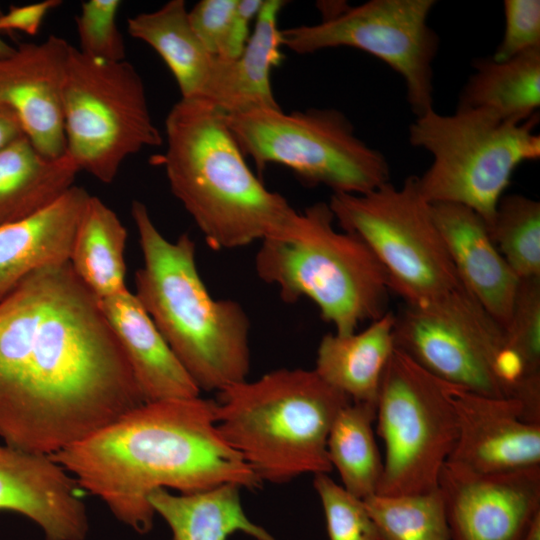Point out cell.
I'll return each instance as SVG.
<instances>
[{
    "label": "cell",
    "instance_id": "cell-1",
    "mask_svg": "<svg viewBox=\"0 0 540 540\" xmlns=\"http://www.w3.org/2000/svg\"><path fill=\"white\" fill-rule=\"evenodd\" d=\"M99 299L69 261L0 300V438L53 455L144 403Z\"/></svg>",
    "mask_w": 540,
    "mask_h": 540
},
{
    "label": "cell",
    "instance_id": "cell-2",
    "mask_svg": "<svg viewBox=\"0 0 540 540\" xmlns=\"http://www.w3.org/2000/svg\"><path fill=\"white\" fill-rule=\"evenodd\" d=\"M50 456L139 534L153 527L148 497L157 489L187 494L262 483L218 432L215 401L200 396L144 402Z\"/></svg>",
    "mask_w": 540,
    "mask_h": 540
},
{
    "label": "cell",
    "instance_id": "cell-3",
    "mask_svg": "<svg viewBox=\"0 0 540 540\" xmlns=\"http://www.w3.org/2000/svg\"><path fill=\"white\" fill-rule=\"evenodd\" d=\"M166 150L153 157L170 189L215 250L280 234L297 211L256 177L225 113L200 99H180L165 120Z\"/></svg>",
    "mask_w": 540,
    "mask_h": 540
},
{
    "label": "cell",
    "instance_id": "cell-4",
    "mask_svg": "<svg viewBox=\"0 0 540 540\" xmlns=\"http://www.w3.org/2000/svg\"><path fill=\"white\" fill-rule=\"evenodd\" d=\"M143 265L134 293L199 390L221 391L245 381L250 369V321L231 299H214L196 265L187 234L172 242L154 224L144 203L134 200Z\"/></svg>",
    "mask_w": 540,
    "mask_h": 540
},
{
    "label": "cell",
    "instance_id": "cell-5",
    "mask_svg": "<svg viewBox=\"0 0 540 540\" xmlns=\"http://www.w3.org/2000/svg\"><path fill=\"white\" fill-rule=\"evenodd\" d=\"M349 402L314 369L282 368L219 391L216 427L262 482L284 483L333 469L328 435Z\"/></svg>",
    "mask_w": 540,
    "mask_h": 540
},
{
    "label": "cell",
    "instance_id": "cell-6",
    "mask_svg": "<svg viewBox=\"0 0 540 540\" xmlns=\"http://www.w3.org/2000/svg\"><path fill=\"white\" fill-rule=\"evenodd\" d=\"M328 203L295 214L278 235L266 238L255 256L258 277L279 289L284 302L308 298L338 335L356 332L388 310L386 271L356 235L338 231Z\"/></svg>",
    "mask_w": 540,
    "mask_h": 540
},
{
    "label": "cell",
    "instance_id": "cell-7",
    "mask_svg": "<svg viewBox=\"0 0 540 540\" xmlns=\"http://www.w3.org/2000/svg\"><path fill=\"white\" fill-rule=\"evenodd\" d=\"M539 115L521 123L501 120L481 110L434 108L408 128V140L426 150L432 162L417 176L430 204L455 203L474 210L490 227L497 205L515 170L540 158Z\"/></svg>",
    "mask_w": 540,
    "mask_h": 540
},
{
    "label": "cell",
    "instance_id": "cell-8",
    "mask_svg": "<svg viewBox=\"0 0 540 540\" xmlns=\"http://www.w3.org/2000/svg\"><path fill=\"white\" fill-rule=\"evenodd\" d=\"M395 347L437 378L490 396L520 399L539 385L507 347L504 328L462 285L395 314Z\"/></svg>",
    "mask_w": 540,
    "mask_h": 540
},
{
    "label": "cell",
    "instance_id": "cell-9",
    "mask_svg": "<svg viewBox=\"0 0 540 540\" xmlns=\"http://www.w3.org/2000/svg\"><path fill=\"white\" fill-rule=\"evenodd\" d=\"M225 121L260 172L268 164L283 165L309 185L344 194H364L390 182L385 156L361 140L336 108H258L225 114Z\"/></svg>",
    "mask_w": 540,
    "mask_h": 540
},
{
    "label": "cell",
    "instance_id": "cell-10",
    "mask_svg": "<svg viewBox=\"0 0 540 540\" xmlns=\"http://www.w3.org/2000/svg\"><path fill=\"white\" fill-rule=\"evenodd\" d=\"M328 204L342 230L376 256L404 303L430 304L463 285L417 176L401 187L387 182L364 194L332 193Z\"/></svg>",
    "mask_w": 540,
    "mask_h": 540
},
{
    "label": "cell",
    "instance_id": "cell-11",
    "mask_svg": "<svg viewBox=\"0 0 540 540\" xmlns=\"http://www.w3.org/2000/svg\"><path fill=\"white\" fill-rule=\"evenodd\" d=\"M61 99L65 153L100 182L111 183L127 157L163 143L143 80L127 60H99L71 45Z\"/></svg>",
    "mask_w": 540,
    "mask_h": 540
},
{
    "label": "cell",
    "instance_id": "cell-12",
    "mask_svg": "<svg viewBox=\"0 0 540 540\" xmlns=\"http://www.w3.org/2000/svg\"><path fill=\"white\" fill-rule=\"evenodd\" d=\"M451 387L395 347L376 402L377 433L385 446L376 494L413 495L439 488L458 433Z\"/></svg>",
    "mask_w": 540,
    "mask_h": 540
},
{
    "label": "cell",
    "instance_id": "cell-13",
    "mask_svg": "<svg viewBox=\"0 0 540 540\" xmlns=\"http://www.w3.org/2000/svg\"><path fill=\"white\" fill-rule=\"evenodd\" d=\"M434 0H369L344 5L320 23L281 30V44L297 54L351 47L398 73L415 117L434 108L433 62L439 37L428 24Z\"/></svg>",
    "mask_w": 540,
    "mask_h": 540
},
{
    "label": "cell",
    "instance_id": "cell-14",
    "mask_svg": "<svg viewBox=\"0 0 540 540\" xmlns=\"http://www.w3.org/2000/svg\"><path fill=\"white\" fill-rule=\"evenodd\" d=\"M439 488L451 540H521L540 513V467L482 475L445 463Z\"/></svg>",
    "mask_w": 540,
    "mask_h": 540
},
{
    "label": "cell",
    "instance_id": "cell-15",
    "mask_svg": "<svg viewBox=\"0 0 540 540\" xmlns=\"http://www.w3.org/2000/svg\"><path fill=\"white\" fill-rule=\"evenodd\" d=\"M457 439L447 464L475 474L540 467V424L527 422L516 399L452 384Z\"/></svg>",
    "mask_w": 540,
    "mask_h": 540
},
{
    "label": "cell",
    "instance_id": "cell-16",
    "mask_svg": "<svg viewBox=\"0 0 540 540\" xmlns=\"http://www.w3.org/2000/svg\"><path fill=\"white\" fill-rule=\"evenodd\" d=\"M70 47L50 35L0 57V104L16 113L29 141L51 159L66 151L61 89Z\"/></svg>",
    "mask_w": 540,
    "mask_h": 540
},
{
    "label": "cell",
    "instance_id": "cell-17",
    "mask_svg": "<svg viewBox=\"0 0 540 540\" xmlns=\"http://www.w3.org/2000/svg\"><path fill=\"white\" fill-rule=\"evenodd\" d=\"M84 493L50 455L0 444V511L30 519L46 540H85Z\"/></svg>",
    "mask_w": 540,
    "mask_h": 540
},
{
    "label": "cell",
    "instance_id": "cell-18",
    "mask_svg": "<svg viewBox=\"0 0 540 540\" xmlns=\"http://www.w3.org/2000/svg\"><path fill=\"white\" fill-rule=\"evenodd\" d=\"M432 214L463 286L504 328L510 321L519 279L471 208L433 203Z\"/></svg>",
    "mask_w": 540,
    "mask_h": 540
},
{
    "label": "cell",
    "instance_id": "cell-19",
    "mask_svg": "<svg viewBox=\"0 0 540 540\" xmlns=\"http://www.w3.org/2000/svg\"><path fill=\"white\" fill-rule=\"evenodd\" d=\"M99 303L145 402L200 396L135 294L126 289Z\"/></svg>",
    "mask_w": 540,
    "mask_h": 540
},
{
    "label": "cell",
    "instance_id": "cell-20",
    "mask_svg": "<svg viewBox=\"0 0 540 540\" xmlns=\"http://www.w3.org/2000/svg\"><path fill=\"white\" fill-rule=\"evenodd\" d=\"M89 197L72 186L41 211L0 227V300L30 273L69 261Z\"/></svg>",
    "mask_w": 540,
    "mask_h": 540
},
{
    "label": "cell",
    "instance_id": "cell-21",
    "mask_svg": "<svg viewBox=\"0 0 540 540\" xmlns=\"http://www.w3.org/2000/svg\"><path fill=\"white\" fill-rule=\"evenodd\" d=\"M283 0H264L254 30L234 59L215 58L211 78L200 100L225 114L258 108H281L271 87V71L282 60L278 15Z\"/></svg>",
    "mask_w": 540,
    "mask_h": 540
},
{
    "label": "cell",
    "instance_id": "cell-22",
    "mask_svg": "<svg viewBox=\"0 0 540 540\" xmlns=\"http://www.w3.org/2000/svg\"><path fill=\"white\" fill-rule=\"evenodd\" d=\"M394 324L395 314L387 311L361 332L324 335L314 371L352 402L376 405L384 370L395 349Z\"/></svg>",
    "mask_w": 540,
    "mask_h": 540
},
{
    "label": "cell",
    "instance_id": "cell-23",
    "mask_svg": "<svg viewBox=\"0 0 540 540\" xmlns=\"http://www.w3.org/2000/svg\"><path fill=\"white\" fill-rule=\"evenodd\" d=\"M80 172L65 153L47 158L26 135L0 150V227L27 218L60 198Z\"/></svg>",
    "mask_w": 540,
    "mask_h": 540
},
{
    "label": "cell",
    "instance_id": "cell-24",
    "mask_svg": "<svg viewBox=\"0 0 540 540\" xmlns=\"http://www.w3.org/2000/svg\"><path fill=\"white\" fill-rule=\"evenodd\" d=\"M241 487L226 483L207 490L174 495L157 489L149 497L155 514L171 530L170 540H227L243 532L256 540H276L245 514L240 498Z\"/></svg>",
    "mask_w": 540,
    "mask_h": 540
},
{
    "label": "cell",
    "instance_id": "cell-25",
    "mask_svg": "<svg viewBox=\"0 0 540 540\" xmlns=\"http://www.w3.org/2000/svg\"><path fill=\"white\" fill-rule=\"evenodd\" d=\"M456 109L481 110L509 122L538 115L540 107V47L504 61L490 57L473 62Z\"/></svg>",
    "mask_w": 540,
    "mask_h": 540
},
{
    "label": "cell",
    "instance_id": "cell-26",
    "mask_svg": "<svg viewBox=\"0 0 540 540\" xmlns=\"http://www.w3.org/2000/svg\"><path fill=\"white\" fill-rule=\"evenodd\" d=\"M127 31L160 55L177 82L181 99H201L216 57L193 31L184 0H170L155 11L129 18Z\"/></svg>",
    "mask_w": 540,
    "mask_h": 540
},
{
    "label": "cell",
    "instance_id": "cell-27",
    "mask_svg": "<svg viewBox=\"0 0 540 540\" xmlns=\"http://www.w3.org/2000/svg\"><path fill=\"white\" fill-rule=\"evenodd\" d=\"M126 241L127 230L116 213L98 197L90 195L75 233L69 262L99 300L127 289Z\"/></svg>",
    "mask_w": 540,
    "mask_h": 540
},
{
    "label": "cell",
    "instance_id": "cell-28",
    "mask_svg": "<svg viewBox=\"0 0 540 540\" xmlns=\"http://www.w3.org/2000/svg\"><path fill=\"white\" fill-rule=\"evenodd\" d=\"M375 419L376 405L351 401L338 412L327 440L330 463L344 489L362 500L376 494L383 471Z\"/></svg>",
    "mask_w": 540,
    "mask_h": 540
},
{
    "label": "cell",
    "instance_id": "cell-29",
    "mask_svg": "<svg viewBox=\"0 0 540 540\" xmlns=\"http://www.w3.org/2000/svg\"><path fill=\"white\" fill-rule=\"evenodd\" d=\"M382 540H451L440 488L422 494L363 499Z\"/></svg>",
    "mask_w": 540,
    "mask_h": 540
},
{
    "label": "cell",
    "instance_id": "cell-30",
    "mask_svg": "<svg viewBox=\"0 0 540 540\" xmlns=\"http://www.w3.org/2000/svg\"><path fill=\"white\" fill-rule=\"evenodd\" d=\"M489 233L518 279L540 277V202L521 194L503 195Z\"/></svg>",
    "mask_w": 540,
    "mask_h": 540
},
{
    "label": "cell",
    "instance_id": "cell-31",
    "mask_svg": "<svg viewBox=\"0 0 540 540\" xmlns=\"http://www.w3.org/2000/svg\"><path fill=\"white\" fill-rule=\"evenodd\" d=\"M507 347L530 379H540V277L520 279L505 328Z\"/></svg>",
    "mask_w": 540,
    "mask_h": 540
},
{
    "label": "cell",
    "instance_id": "cell-32",
    "mask_svg": "<svg viewBox=\"0 0 540 540\" xmlns=\"http://www.w3.org/2000/svg\"><path fill=\"white\" fill-rule=\"evenodd\" d=\"M313 485L321 500L329 540H382L362 499L326 473L315 474Z\"/></svg>",
    "mask_w": 540,
    "mask_h": 540
},
{
    "label": "cell",
    "instance_id": "cell-33",
    "mask_svg": "<svg viewBox=\"0 0 540 540\" xmlns=\"http://www.w3.org/2000/svg\"><path fill=\"white\" fill-rule=\"evenodd\" d=\"M119 0H89L81 4L76 29L83 54L108 62L126 60L123 36L117 26Z\"/></svg>",
    "mask_w": 540,
    "mask_h": 540
},
{
    "label": "cell",
    "instance_id": "cell-34",
    "mask_svg": "<svg viewBox=\"0 0 540 540\" xmlns=\"http://www.w3.org/2000/svg\"><path fill=\"white\" fill-rule=\"evenodd\" d=\"M504 32L491 56L504 61L540 47V1L504 0Z\"/></svg>",
    "mask_w": 540,
    "mask_h": 540
},
{
    "label": "cell",
    "instance_id": "cell-35",
    "mask_svg": "<svg viewBox=\"0 0 540 540\" xmlns=\"http://www.w3.org/2000/svg\"><path fill=\"white\" fill-rule=\"evenodd\" d=\"M237 0H201L188 11L190 25L214 57H224Z\"/></svg>",
    "mask_w": 540,
    "mask_h": 540
},
{
    "label": "cell",
    "instance_id": "cell-36",
    "mask_svg": "<svg viewBox=\"0 0 540 540\" xmlns=\"http://www.w3.org/2000/svg\"><path fill=\"white\" fill-rule=\"evenodd\" d=\"M60 0H44L22 6H11L5 13H0V31L19 30L29 35H36L48 12L59 5Z\"/></svg>",
    "mask_w": 540,
    "mask_h": 540
},
{
    "label": "cell",
    "instance_id": "cell-37",
    "mask_svg": "<svg viewBox=\"0 0 540 540\" xmlns=\"http://www.w3.org/2000/svg\"><path fill=\"white\" fill-rule=\"evenodd\" d=\"M264 0H237L224 59L240 55L249 39V26L256 18Z\"/></svg>",
    "mask_w": 540,
    "mask_h": 540
},
{
    "label": "cell",
    "instance_id": "cell-38",
    "mask_svg": "<svg viewBox=\"0 0 540 540\" xmlns=\"http://www.w3.org/2000/svg\"><path fill=\"white\" fill-rule=\"evenodd\" d=\"M21 122L16 113L0 104V150L24 136Z\"/></svg>",
    "mask_w": 540,
    "mask_h": 540
},
{
    "label": "cell",
    "instance_id": "cell-39",
    "mask_svg": "<svg viewBox=\"0 0 540 540\" xmlns=\"http://www.w3.org/2000/svg\"><path fill=\"white\" fill-rule=\"evenodd\" d=\"M521 540H540V513L532 520Z\"/></svg>",
    "mask_w": 540,
    "mask_h": 540
},
{
    "label": "cell",
    "instance_id": "cell-40",
    "mask_svg": "<svg viewBox=\"0 0 540 540\" xmlns=\"http://www.w3.org/2000/svg\"><path fill=\"white\" fill-rule=\"evenodd\" d=\"M15 47L9 45L0 37V57L8 56L13 53Z\"/></svg>",
    "mask_w": 540,
    "mask_h": 540
}]
</instances>
